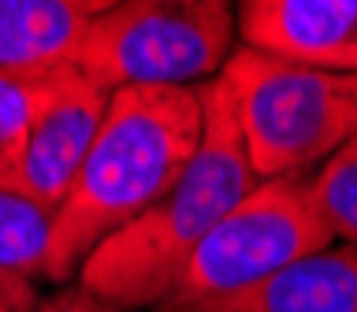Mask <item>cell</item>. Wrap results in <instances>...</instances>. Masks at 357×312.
Returning a JSON list of instances; mask_svg holds the SVG:
<instances>
[{
	"label": "cell",
	"mask_w": 357,
	"mask_h": 312,
	"mask_svg": "<svg viewBox=\"0 0 357 312\" xmlns=\"http://www.w3.org/2000/svg\"><path fill=\"white\" fill-rule=\"evenodd\" d=\"M335 245L309 197V175L257 182L208 238L194 249L172 294L156 309H183L201 301L231 297L261 279L283 272L287 264Z\"/></svg>",
	"instance_id": "5b68a950"
},
{
	"label": "cell",
	"mask_w": 357,
	"mask_h": 312,
	"mask_svg": "<svg viewBox=\"0 0 357 312\" xmlns=\"http://www.w3.org/2000/svg\"><path fill=\"white\" fill-rule=\"evenodd\" d=\"M201 127V89L130 86L112 93L82 171L52 216L45 279L67 283L100 242L160 201L194 160Z\"/></svg>",
	"instance_id": "6da1fadb"
},
{
	"label": "cell",
	"mask_w": 357,
	"mask_h": 312,
	"mask_svg": "<svg viewBox=\"0 0 357 312\" xmlns=\"http://www.w3.org/2000/svg\"><path fill=\"white\" fill-rule=\"evenodd\" d=\"M38 312H127V309L112 305V301L89 294L86 286L75 283V286H63L60 294H52L49 301H41Z\"/></svg>",
	"instance_id": "4fadbf2b"
},
{
	"label": "cell",
	"mask_w": 357,
	"mask_h": 312,
	"mask_svg": "<svg viewBox=\"0 0 357 312\" xmlns=\"http://www.w3.org/2000/svg\"><path fill=\"white\" fill-rule=\"evenodd\" d=\"M197 89L205 127L194 160L160 201L100 242L78 267V286L127 312L160 305L208 231L257 186L227 82L212 78Z\"/></svg>",
	"instance_id": "7a4b0ae2"
},
{
	"label": "cell",
	"mask_w": 357,
	"mask_h": 312,
	"mask_svg": "<svg viewBox=\"0 0 357 312\" xmlns=\"http://www.w3.org/2000/svg\"><path fill=\"white\" fill-rule=\"evenodd\" d=\"M108 0H0V78L45 75L75 52Z\"/></svg>",
	"instance_id": "9c48e42d"
},
{
	"label": "cell",
	"mask_w": 357,
	"mask_h": 312,
	"mask_svg": "<svg viewBox=\"0 0 357 312\" xmlns=\"http://www.w3.org/2000/svg\"><path fill=\"white\" fill-rule=\"evenodd\" d=\"M220 78L234 97L257 182L312 175L357 138V75L317 71L238 45Z\"/></svg>",
	"instance_id": "3957f363"
},
{
	"label": "cell",
	"mask_w": 357,
	"mask_h": 312,
	"mask_svg": "<svg viewBox=\"0 0 357 312\" xmlns=\"http://www.w3.org/2000/svg\"><path fill=\"white\" fill-rule=\"evenodd\" d=\"M52 212L15 189H0V267L22 279H45Z\"/></svg>",
	"instance_id": "30bf717a"
},
{
	"label": "cell",
	"mask_w": 357,
	"mask_h": 312,
	"mask_svg": "<svg viewBox=\"0 0 357 312\" xmlns=\"http://www.w3.org/2000/svg\"><path fill=\"white\" fill-rule=\"evenodd\" d=\"M0 312H38V290L33 279L0 267Z\"/></svg>",
	"instance_id": "5bb4252c"
},
{
	"label": "cell",
	"mask_w": 357,
	"mask_h": 312,
	"mask_svg": "<svg viewBox=\"0 0 357 312\" xmlns=\"http://www.w3.org/2000/svg\"><path fill=\"white\" fill-rule=\"evenodd\" d=\"M309 197L335 245L357 249V138H350L309 175Z\"/></svg>",
	"instance_id": "7c38bea8"
},
{
	"label": "cell",
	"mask_w": 357,
	"mask_h": 312,
	"mask_svg": "<svg viewBox=\"0 0 357 312\" xmlns=\"http://www.w3.org/2000/svg\"><path fill=\"white\" fill-rule=\"evenodd\" d=\"M60 71V67H56ZM56 71L45 75H11L0 78V189L19 194V167L30 141V127Z\"/></svg>",
	"instance_id": "8fae6325"
},
{
	"label": "cell",
	"mask_w": 357,
	"mask_h": 312,
	"mask_svg": "<svg viewBox=\"0 0 357 312\" xmlns=\"http://www.w3.org/2000/svg\"><path fill=\"white\" fill-rule=\"evenodd\" d=\"M108 97L100 86L78 71L75 63L60 67L49 82L38 119L30 127V141L22 153L19 167V194L30 197L33 205L52 212L67 201L82 160L93 145L100 123L108 111Z\"/></svg>",
	"instance_id": "8992f818"
},
{
	"label": "cell",
	"mask_w": 357,
	"mask_h": 312,
	"mask_svg": "<svg viewBox=\"0 0 357 312\" xmlns=\"http://www.w3.org/2000/svg\"><path fill=\"white\" fill-rule=\"evenodd\" d=\"M153 312H357V249L328 245L231 297Z\"/></svg>",
	"instance_id": "ba28073f"
},
{
	"label": "cell",
	"mask_w": 357,
	"mask_h": 312,
	"mask_svg": "<svg viewBox=\"0 0 357 312\" xmlns=\"http://www.w3.org/2000/svg\"><path fill=\"white\" fill-rule=\"evenodd\" d=\"M238 45L335 75H357V0H242Z\"/></svg>",
	"instance_id": "52a82bcc"
},
{
	"label": "cell",
	"mask_w": 357,
	"mask_h": 312,
	"mask_svg": "<svg viewBox=\"0 0 357 312\" xmlns=\"http://www.w3.org/2000/svg\"><path fill=\"white\" fill-rule=\"evenodd\" d=\"M238 8L227 0H123L82 33L75 67L105 93L130 86L197 89L238 49Z\"/></svg>",
	"instance_id": "277c9868"
}]
</instances>
